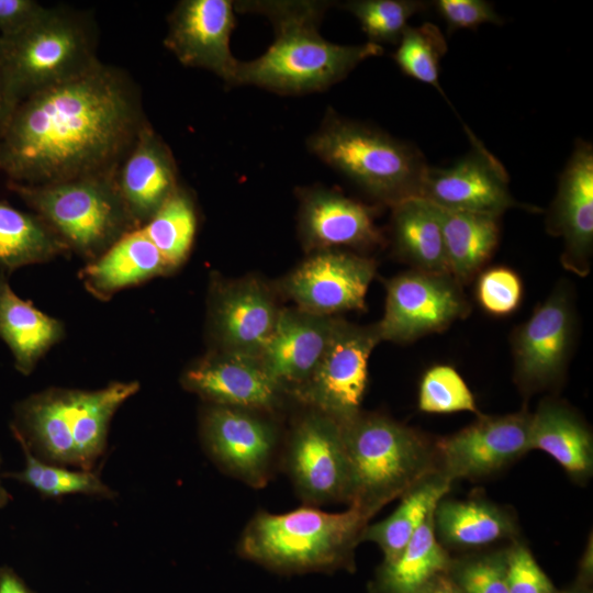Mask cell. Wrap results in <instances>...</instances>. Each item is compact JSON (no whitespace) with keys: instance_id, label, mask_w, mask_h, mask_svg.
Returning <instances> with one entry per match:
<instances>
[{"instance_id":"cell-48","label":"cell","mask_w":593,"mask_h":593,"mask_svg":"<svg viewBox=\"0 0 593 593\" xmlns=\"http://www.w3.org/2000/svg\"><path fill=\"white\" fill-rule=\"evenodd\" d=\"M10 499L11 496L0 483V507L4 506L10 501Z\"/></svg>"},{"instance_id":"cell-40","label":"cell","mask_w":593,"mask_h":593,"mask_svg":"<svg viewBox=\"0 0 593 593\" xmlns=\"http://www.w3.org/2000/svg\"><path fill=\"white\" fill-rule=\"evenodd\" d=\"M508 593H558L526 544L518 538L506 547Z\"/></svg>"},{"instance_id":"cell-6","label":"cell","mask_w":593,"mask_h":593,"mask_svg":"<svg viewBox=\"0 0 593 593\" xmlns=\"http://www.w3.org/2000/svg\"><path fill=\"white\" fill-rule=\"evenodd\" d=\"M306 147L371 197L389 205L419 197L428 165L412 144L328 109Z\"/></svg>"},{"instance_id":"cell-12","label":"cell","mask_w":593,"mask_h":593,"mask_svg":"<svg viewBox=\"0 0 593 593\" xmlns=\"http://www.w3.org/2000/svg\"><path fill=\"white\" fill-rule=\"evenodd\" d=\"M532 414L478 415L471 425L435 440L438 470L450 481L478 480L508 467L530 449Z\"/></svg>"},{"instance_id":"cell-31","label":"cell","mask_w":593,"mask_h":593,"mask_svg":"<svg viewBox=\"0 0 593 593\" xmlns=\"http://www.w3.org/2000/svg\"><path fill=\"white\" fill-rule=\"evenodd\" d=\"M433 514L393 561L382 562L372 586L377 593H417L433 578L448 572L452 558L436 537Z\"/></svg>"},{"instance_id":"cell-18","label":"cell","mask_w":593,"mask_h":593,"mask_svg":"<svg viewBox=\"0 0 593 593\" xmlns=\"http://www.w3.org/2000/svg\"><path fill=\"white\" fill-rule=\"evenodd\" d=\"M181 384L208 404L267 414L281 406L286 394L260 358L231 351L198 360L182 373Z\"/></svg>"},{"instance_id":"cell-45","label":"cell","mask_w":593,"mask_h":593,"mask_svg":"<svg viewBox=\"0 0 593 593\" xmlns=\"http://www.w3.org/2000/svg\"><path fill=\"white\" fill-rule=\"evenodd\" d=\"M593 578V542L590 534L583 555L580 559L579 575L577 582L589 585Z\"/></svg>"},{"instance_id":"cell-37","label":"cell","mask_w":593,"mask_h":593,"mask_svg":"<svg viewBox=\"0 0 593 593\" xmlns=\"http://www.w3.org/2000/svg\"><path fill=\"white\" fill-rule=\"evenodd\" d=\"M418 409L425 413L471 412L480 415L475 399L456 369L447 365L429 368L418 389Z\"/></svg>"},{"instance_id":"cell-27","label":"cell","mask_w":593,"mask_h":593,"mask_svg":"<svg viewBox=\"0 0 593 593\" xmlns=\"http://www.w3.org/2000/svg\"><path fill=\"white\" fill-rule=\"evenodd\" d=\"M64 335L60 321L21 299L0 272V338L9 347L20 373L29 376Z\"/></svg>"},{"instance_id":"cell-15","label":"cell","mask_w":593,"mask_h":593,"mask_svg":"<svg viewBox=\"0 0 593 593\" xmlns=\"http://www.w3.org/2000/svg\"><path fill=\"white\" fill-rule=\"evenodd\" d=\"M471 149L447 168L427 167L419 197L448 210L499 217L517 205L503 165L466 128Z\"/></svg>"},{"instance_id":"cell-30","label":"cell","mask_w":593,"mask_h":593,"mask_svg":"<svg viewBox=\"0 0 593 593\" xmlns=\"http://www.w3.org/2000/svg\"><path fill=\"white\" fill-rule=\"evenodd\" d=\"M436 208L449 275L467 281L492 256L499 242V217Z\"/></svg>"},{"instance_id":"cell-16","label":"cell","mask_w":593,"mask_h":593,"mask_svg":"<svg viewBox=\"0 0 593 593\" xmlns=\"http://www.w3.org/2000/svg\"><path fill=\"white\" fill-rule=\"evenodd\" d=\"M234 2L182 0L168 18L164 45L187 67L212 71L233 86L238 60L231 52Z\"/></svg>"},{"instance_id":"cell-26","label":"cell","mask_w":593,"mask_h":593,"mask_svg":"<svg viewBox=\"0 0 593 593\" xmlns=\"http://www.w3.org/2000/svg\"><path fill=\"white\" fill-rule=\"evenodd\" d=\"M174 269L141 227L127 233L82 270L89 292L108 299L115 292L137 286Z\"/></svg>"},{"instance_id":"cell-8","label":"cell","mask_w":593,"mask_h":593,"mask_svg":"<svg viewBox=\"0 0 593 593\" xmlns=\"http://www.w3.org/2000/svg\"><path fill=\"white\" fill-rule=\"evenodd\" d=\"M116 172L45 186L9 181V189L35 212L68 250L91 261L138 228L119 192Z\"/></svg>"},{"instance_id":"cell-9","label":"cell","mask_w":593,"mask_h":593,"mask_svg":"<svg viewBox=\"0 0 593 593\" xmlns=\"http://www.w3.org/2000/svg\"><path fill=\"white\" fill-rule=\"evenodd\" d=\"M266 414L208 404L200 416L208 457L225 474L254 489L265 488L280 466L283 441Z\"/></svg>"},{"instance_id":"cell-10","label":"cell","mask_w":593,"mask_h":593,"mask_svg":"<svg viewBox=\"0 0 593 593\" xmlns=\"http://www.w3.org/2000/svg\"><path fill=\"white\" fill-rule=\"evenodd\" d=\"M279 467L303 505L345 503L348 471L342 423L307 407L282 443Z\"/></svg>"},{"instance_id":"cell-44","label":"cell","mask_w":593,"mask_h":593,"mask_svg":"<svg viewBox=\"0 0 593 593\" xmlns=\"http://www.w3.org/2000/svg\"><path fill=\"white\" fill-rule=\"evenodd\" d=\"M417 593H461L448 572L433 578Z\"/></svg>"},{"instance_id":"cell-19","label":"cell","mask_w":593,"mask_h":593,"mask_svg":"<svg viewBox=\"0 0 593 593\" xmlns=\"http://www.w3.org/2000/svg\"><path fill=\"white\" fill-rule=\"evenodd\" d=\"M547 226L563 240V266L586 275L593 249V147L588 142H577L560 176Z\"/></svg>"},{"instance_id":"cell-34","label":"cell","mask_w":593,"mask_h":593,"mask_svg":"<svg viewBox=\"0 0 593 593\" xmlns=\"http://www.w3.org/2000/svg\"><path fill=\"white\" fill-rule=\"evenodd\" d=\"M22 449L25 455L24 468L18 472L5 473V477L29 485L42 497L60 499L66 495L82 494L112 500L118 495L92 470L69 469L45 462L27 449Z\"/></svg>"},{"instance_id":"cell-41","label":"cell","mask_w":593,"mask_h":593,"mask_svg":"<svg viewBox=\"0 0 593 593\" xmlns=\"http://www.w3.org/2000/svg\"><path fill=\"white\" fill-rule=\"evenodd\" d=\"M434 5L449 32L475 29L484 23H503L493 5L484 0H437Z\"/></svg>"},{"instance_id":"cell-21","label":"cell","mask_w":593,"mask_h":593,"mask_svg":"<svg viewBox=\"0 0 593 593\" xmlns=\"http://www.w3.org/2000/svg\"><path fill=\"white\" fill-rule=\"evenodd\" d=\"M278 314L270 292L253 279L216 290L210 309L212 332L223 351L257 358L272 335Z\"/></svg>"},{"instance_id":"cell-17","label":"cell","mask_w":593,"mask_h":593,"mask_svg":"<svg viewBox=\"0 0 593 593\" xmlns=\"http://www.w3.org/2000/svg\"><path fill=\"white\" fill-rule=\"evenodd\" d=\"M374 270L371 259L336 249L318 250L288 276L283 289L299 309L331 316L365 307Z\"/></svg>"},{"instance_id":"cell-7","label":"cell","mask_w":593,"mask_h":593,"mask_svg":"<svg viewBox=\"0 0 593 593\" xmlns=\"http://www.w3.org/2000/svg\"><path fill=\"white\" fill-rule=\"evenodd\" d=\"M99 63L87 21L66 10L46 8L22 32L0 37V82L12 111L29 97Z\"/></svg>"},{"instance_id":"cell-14","label":"cell","mask_w":593,"mask_h":593,"mask_svg":"<svg viewBox=\"0 0 593 593\" xmlns=\"http://www.w3.org/2000/svg\"><path fill=\"white\" fill-rule=\"evenodd\" d=\"M575 332L569 288L559 286L516 331L513 338L515 380L530 394L553 385L567 366Z\"/></svg>"},{"instance_id":"cell-35","label":"cell","mask_w":593,"mask_h":593,"mask_svg":"<svg viewBox=\"0 0 593 593\" xmlns=\"http://www.w3.org/2000/svg\"><path fill=\"white\" fill-rule=\"evenodd\" d=\"M396 45L393 58L402 72L433 86L444 96L438 77L448 46L443 32L433 23L409 25Z\"/></svg>"},{"instance_id":"cell-28","label":"cell","mask_w":593,"mask_h":593,"mask_svg":"<svg viewBox=\"0 0 593 593\" xmlns=\"http://www.w3.org/2000/svg\"><path fill=\"white\" fill-rule=\"evenodd\" d=\"M451 485L452 481L440 471L426 477L400 497L398 507L387 518L368 524L361 542L376 544L382 551L383 563L393 561L433 514L438 502L448 494Z\"/></svg>"},{"instance_id":"cell-2","label":"cell","mask_w":593,"mask_h":593,"mask_svg":"<svg viewBox=\"0 0 593 593\" xmlns=\"http://www.w3.org/2000/svg\"><path fill=\"white\" fill-rule=\"evenodd\" d=\"M329 1H237L234 9L266 15L275 41L259 57L238 60L233 86L250 85L277 93L323 91L339 82L361 61L383 53L366 42L339 45L318 32Z\"/></svg>"},{"instance_id":"cell-32","label":"cell","mask_w":593,"mask_h":593,"mask_svg":"<svg viewBox=\"0 0 593 593\" xmlns=\"http://www.w3.org/2000/svg\"><path fill=\"white\" fill-rule=\"evenodd\" d=\"M67 250L37 215L0 202V272L46 262Z\"/></svg>"},{"instance_id":"cell-13","label":"cell","mask_w":593,"mask_h":593,"mask_svg":"<svg viewBox=\"0 0 593 593\" xmlns=\"http://www.w3.org/2000/svg\"><path fill=\"white\" fill-rule=\"evenodd\" d=\"M467 311L450 275L415 270L388 281L383 317L376 327L381 340L406 343L446 328Z\"/></svg>"},{"instance_id":"cell-1","label":"cell","mask_w":593,"mask_h":593,"mask_svg":"<svg viewBox=\"0 0 593 593\" xmlns=\"http://www.w3.org/2000/svg\"><path fill=\"white\" fill-rule=\"evenodd\" d=\"M145 122L135 85L99 63L15 107L0 141V170L29 186L113 174Z\"/></svg>"},{"instance_id":"cell-3","label":"cell","mask_w":593,"mask_h":593,"mask_svg":"<svg viewBox=\"0 0 593 593\" xmlns=\"http://www.w3.org/2000/svg\"><path fill=\"white\" fill-rule=\"evenodd\" d=\"M138 390L137 381L90 391L46 389L15 405L13 435L45 462L91 471L107 450L113 415Z\"/></svg>"},{"instance_id":"cell-33","label":"cell","mask_w":593,"mask_h":593,"mask_svg":"<svg viewBox=\"0 0 593 593\" xmlns=\"http://www.w3.org/2000/svg\"><path fill=\"white\" fill-rule=\"evenodd\" d=\"M141 228L167 264L176 269L187 259L195 236L192 199L179 187Z\"/></svg>"},{"instance_id":"cell-4","label":"cell","mask_w":593,"mask_h":593,"mask_svg":"<svg viewBox=\"0 0 593 593\" xmlns=\"http://www.w3.org/2000/svg\"><path fill=\"white\" fill-rule=\"evenodd\" d=\"M370 519L355 506L336 513L309 505L279 514L258 511L244 527L237 552L284 573L350 569Z\"/></svg>"},{"instance_id":"cell-39","label":"cell","mask_w":593,"mask_h":593,"mask_svg":"<svg viewBox=\"0 0 593 593\" xmlns=\"http://www.w3.org/2000/svg\"><path fill=\"white\" fill-rule=\"evenodd\" d=\"M523 286L518 275L506 267L483 271L477 282V299L481 307L496 316L513 313L521 303Z\"/></svg>"},{"instance_id":"cell-20","label":"cell","mask_w":593,"mask_h":593,"mask_svg":"<svg viewBox=\"0 0 593 593\" xmlns=\"http://www.w3.org/2000/svg\"><path fill=\"white\" fill-rule=\"evenodd\" d=\"M337 320L301 309L279 310L272 335L260 360L286 393H293L310 378L332 338Z\"/></svg>"},{"instance_id":"cell-22","label":"cell","mask_w":593,"mask_h":593,"mask_svg":"<svg viewBox=\"0 0 593 593\" xmlns=\"http://www.w3.org/2000/svg\"><path fill=\"white\" fill-rule=\"evenodd\" d=\"M116 184L137 227L180 187L171 150L147 122L118 169Z\"/></svg>"},{"instance_id":"cell-24","label":"cell","mask_w":593,"mask_h":593,"mask_svg":"<svg viewBox=\"0 0 593 593\" xmlns=\"http://www.w3.org/2000/svg\"><path fill=\"white\" fill-rule=\"evenodd\" d=\"M435 534L448 550L480 549L502 540L518 538L515 515L484 499H441L433 514Z\"/></svg>"},{"instance_id":"cell-43","label":"cell","mask_w":593,"mask_h":593,"mask_svg":"<svg viewBox=\"0 0 593 593\" xmlns=\"http://www.w3.org/2000/svg\"><path fill=\"white\" fill-rule=\"evenodd\" d=\"M0 593H33L24 581L11 569H0Z\"/></svg>"},{"instance_id":"cell-38","label":"cell","mask_w":593,"mask_h":593,"mask_svg":"<svg viewBox=\"0 0 593 593\" xmlns=\"http://www.w3.org/2000/svg\"><path fill=\"white\" fill-rule=\"evenodd\" d=\"M448 573L461 593H508L506 547L452 559Z\"/></svg>"},{"instance_id":"cell-47","label":"cell","mask_w":593,"mask_h":593,"mask_svg":"<svg viewBox=\"0 0 593 593\" xmlns=\"http://www.w3.org/2000/svg\"><path fill=\"white\" fill-rule=\"evenodd\" d=\"M558 593H591V590L589 585L575 582L571 588L559 591Z\"/></svg>"},{"instance_id":"cell-29","label":"cell","mask_w":593,"mask_h":593,"mask_svg":"<svg viewBox=\"0 0 593 593\" xmlns=\"http://www.w3.org/2000/svg\"><path fill=\"white\" fill-rule=\"evenodd\" d=\"M392 234L398 253L417 270L449 275L436 205L413 197L392 206Z\"/></svg>"},{"instance_id":"cell-23","label":"cell","mask_w":593,"mask_h":593,"mask_svg":"<svg viewBox=\"0 0 593 593\" xmlns=\"http://www.w3.org/2000/svg\"><path fill=\"white\" fill-rule=\"evenodd\" d=\"M300 200L299 227L307 248L363 247L380 242L369 206L323 187L302 189Z\"/></svg>"},{"instance_id":"cell-46","label":"cell","mask_w":593,"mask_h":593,"mask_svg":"<svg viewBox=\"0 0 593 593\" xmlns=\"http://www.w3.org/2000/svg\"><path fill=\"white\" fill-rule=\"evenodd\" d=\"M12 112L13 111L5 99V96H4V92L0 82V141L7 128V125L12 115Z\"/></svg>"},{"instance_id":"cell-42","label":"cell","mask_w":593,"mask_h":593,"mask_svg":"<svg viewBox=\"0 0 593 593\" xmlns=\"http://www.w3.org/2000/svg\"><path fill=\"white\" fill-rule=\"evenodd\" d=\"M45 10V7L33 0H0V37L22 32Z\"/></svg>"},{"instance_id":"cell-25","label":"cell","mask_w":593,"mask_h":593,"mask_svg":"<svg viewBox=\"0 0 593 593\" xmlns=\"http://www.w3.org/2000/svg\"><path fill=\"white\" fill-rule=\"evenodd\" d=\"M530 449L549 455L575 482L593 473V438L585 422L571 407L544 400L530 419Z\"/></svg>"},{"instance_id":"cell-36","label":"cell","mask_w":593,"mask_h":593,"mask_svg":"<svg viewBox=\"0 0 593 593\" xmlns=\"http://www.w3.org/2000/svg\"><path fill=\"white\" fill-rule=\"evenodd\" d=\"M421 0H351L342 8L351 13L368 36V42L398 44L409 20L427 9Z\"/></svg>"},{"instance_id":"cell-5","label":"cell","mask_w":593,"mask_h":593,"mask_svg":"<svg viewBox=\"0 0 593 593\" xmlns=\"http://www.w3.org/2000/svg\"><path fill=\"white\" fill-rule=\"evenodd\" d=\"M342 426L348 471L345 503L370 518L439 471L435 440L419 430L361 411Z\"/></svg>"},{"instance_id":"cell-11","label":"cell","mask_w":593,"mask_h":593,"mask_svg":"<svg viewBox=\"0 0 593 593\" xmlns=\"http://www.w3.org/2000/svg\"><path fill=\"white\" fill-rule=\"evenodd\" d=\"M376 325L358 327L337 321L316 368L293 398L340 423L360 412L368 384V362L380 342Z\"/></svg>"}]
</instances>
